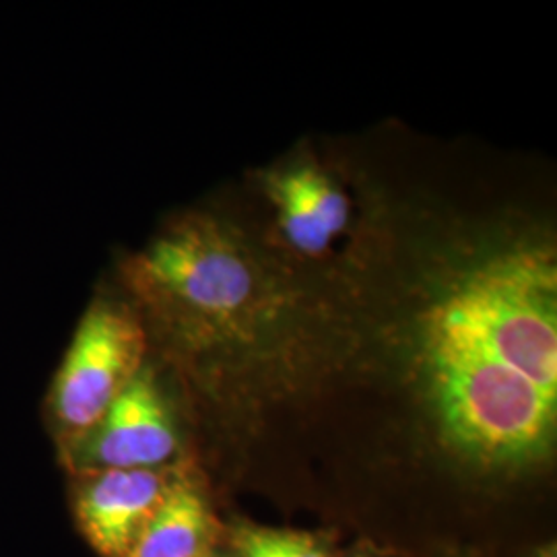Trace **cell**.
<instances>
[{
  "mask_svg": "<svg viewBox=\"0 0 557 557\" xmlns=\"http://www.w3.org/2000/svg\"><path fill=\"white\" fill-rule=\"evenodd\" d=\"M341 278L351 338L407 358L448 453L499 469L554 438L557 248L545 223L382 205Z\"/></svg>",
  "mask_w": 557,
  "mask_h": 557,
  "instance_id": "cell-1",
  "label": "cell"
},
{
  "mask_svg": "<svg viewBox=\"0 0 557 557\" xmlns=\"http://www.w3.org/2000/svg\"><path fill=\"white\" fill-rule=\"evenodd\" d=\"M116 287L137 308L149 349L188 366L259 363L351 338L337 269L301 267L218 209L161 223L120 259Z\"/></svg>",
  "mask_w": 557,
  "mask_h": 557,
  "instance_id": "cell-2",
  "label": "cell"
},
{
  "mask_svg": "<svg viewBox=\"0 0 557 557\" xmlns=\"http://www.w3.org/2000/svg\"><path fill=\"white\" fill-rule=\"evenodd\" d=\"M149 337L137 308L119 287L87 304L48 391V421L60 453L103 418L149 361Z\"/></svg>",
  "mask_w": 557,
  "mask_h": 557,
  "instance_id": "cell-3",
  "label": "cell"
},
{
  "mask_svg": "<svg viewBox=\"0 0 557 557\" xmlns=\"http://www.w3.org/2000/svg\"><path fill=\"white\" fill-rule=\"evenodd\" d=\"M259 186L273 209L269 239L301 267L335 271L333 246L354 227L351 199L335 174L317 158L296 156L260 172Z\"/></svg>",
  "mask_w": 557,
  "mask_h": 557,
  "instance_id": "cell-4",
  "label": "cell"
},
{
  "mask_svg": "<svg viewBox=\"0 0 557 557\" xmlns=\"http://www.w3.org/2000/svg\"><path fill=\"white\" fill-rule=\"evenodd\" d=\"M178 446L176 419L147 361L96 428L62 450V457L73 473L160 469L176 457Z\"/></svg>",
  "mask_w": 557,
  "mask_h": 557,
  "instance_id": "cell-5",
  "label": "cell"
},
{
  "mask_svg": "<svg viewBox=\"0 0 557 557\" xmlns=\"http://www.w3.org/2000/svg\"><path fill=\"white\" fill-rule=\"evenodd\" d=\"M178 478L174 467L81 471L75 512L83 535L100 556H124Z\"/></svg>",
  "mask_w": 557,
  "mask_h": 557,
  "instance_id": "cell-6",
  "label": "cell"
},
{
  "mask_svg": "<svg viewBox=\"0 0 557 557\" xmlns=\"http://www.w3.org/2000/svg\"><path fill=\"white\" fill-rule=\"evenodd\" d=\"M215 529L207 499L180 473L133 547L122 557H207Z\"/></svg>",
  "mask_w": 557,
  "mask_h": 557,
  "instance_id": "cell-7",
  "label": "cell"
},
{
  "mask_svg": "<svg viewBox=\"0 0 557 557\" xmlns=\"http://www.w3.org/2000/svg\"><path fill=\"white\" fill-rule=\"evenodd\" d=\"M255 535L267 557H326L312 539L296 533L255 529Z\"/></svg>",
  "mask_w": 557,
  "mask_h": 557,
  "instance_id": "cell-8",
  "label": "cell"
},
{
  "mask_svg": "<svg viewBox=\"0 0 557 557\" xmlns=\"http://www.w3.org/2000/svg\"><path fill=\"white\" fill-rule=\"evenodd\" d=\"M238 549L242 557H267L260 547L259 539L255 535V529H246L238 535Z\"/></svg>",
  "mask_w": 557,
  "mask_h": 557,
  "instance_id": "cell-9",
  "label": "cell"
},
{
  "mask_svg": "<svg viewBox=\"0 0 557 557\" xmlns=\"http://www.w3.org/2000/svg\"><path fill=\"white\" fill-rule=\"evenodd\" d=\"M207 557H209V556H207Z\"/></svg>",
  "mask_w": 557,
  "mask_h": 557,
  "instance_id": "cell-10",
  "label": "cell"
}]
</instances>
